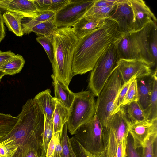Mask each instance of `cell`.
Segmentation results:
<instances>
[{
    "instance_id": "cell-1",
    "label": "cell",
    "mask_w": 157,
    "mask_h": 157,
    "mask_svg": "<svg viewBox=\"0 0 157 157\" xmlns=\"http://www.w3.org/2000/svg\"><path fill=\"white\" fill-rule=\"evenodd\" d=\"M124 35L119 31L115 22L107 19L100 27L79 39L72 62L73 76L92 70L106 49Z\"/></svg>"
},
{
    "instance_id": "cell-2",
    "label": "cell",
    "mask_w": 157,
    "mask_h": 157,
    "mask_svg": "<svg viewBox=\"0 0 157 157\" xmlns=\"http://www.w3.org/2000/svg\"><path fill=\"white\" fill-rule=\"evenodd\" d=\"M17 116L18 120L13 128L0 140V146L12 144L18 148L26 141L42 142L45 115L33 99L27 100Z\"/></svg>"
},
{
    "instance_id": "cell-3",
    "label": "cell",
    "mask_w": 157,
    "mask_h": 157,
    "mask_svg": "<svg viewBox=\"0 0 157 157\" xmlns=\"http://www.w3.org/2000/svg\"><path fill=\"white\" fill-rule=\"evenodd\" d=\"M54 58L53 75L66 86L73 77L72 67L74 51L78 39L72 27L59 28L52 37Z\"/></svg>"
},
{
    "instance_id": "cell-4",
    "label": "cell",
    "mask_w": 157,
    "mask_h": 157,
    "mask_svg": "<svg viewBox=\"0 0 157 157\" xmlns=\"http://www.w3.org/2000/svg\"><path fill=\"white\" fill-rule=\"evenodd\" d=\"M155 22L150 21L140 29L125 34L116 43L120 59L141 60L151 67H157L149 46V36Z\"/></svg>"
},
{
    "instance_id": "cell-5",
    "label": "cell",
    "mask_w": 157,
    "mask_h": 157,
    "mask_svg": "<svg viewBox=\"0 0 157 157\" xmlns=\"http://www.w3.org/2000/svg\"><path fill=\"white\" fill-rule=\"evenodd\" d=\"M122 84L121 75L116 66L96 102L94 115L105 128L115 113L116 101Z\"/></svg>"
},
{
    "instance_id": "cell-6",
    "label": "cell",
    "mask_w": 157,
    "mask_h": 157,
    "mask_svg": "<svg viewBox=\"0 0 157 157\" xmlns=\"http://www.w3.org/2000/svg\"><path fill=\"white\" fill-rule=\"evenodd\" d=\"M74 135L82 147L91 155L101 157L105 155V128L95 115L88 122L80 126Z\"/></svg>"
},
{
    "instance_id": "cell-7",
    "label": "cell",
    "mask_w": 157,
    "mask_h": 157,
    "mask_svg": "<svg viewBox=\"0 0 157 157\" xmlns=\"http://www.w3.org/2000/svg\"><path fill=\"white\" fill-rule=\"evenodd\" d=\"M116 43L104 52L90 73L88 86L95 96L100 94L120 59Z\"/></svg>"
},
{
    "instance_id": "cell-8",
    "label": "cell",
    "mask_w": 157,
    "mask_h": 157,
    "mask_svg": "<svg viewBox=\"0 0 157 157\" xmlns=\"http://www.w3.org/2000/svg\"><path fill=\"white\" fill-rule=\"evenodd\" d=\"M94 97L90 90L75 93L67 122V130L71 135H74L80 126L88 122L94 116L96 104Z\"/></svg>"
},
{
    "instance_id": "cell-9",
    "label": "cell",
    "mask_w": 157,
    "mask_h": 157,
    "mask_svg": "<svg viewBox=\"0 0 157 157\" xmlns=\"http://www.w3.org/2000/svg\"><path fill=\"white\" fill-rule=\"evenodd\" d=\"M131 123L122 107L113 116L105 128L106 157H116L120 144L127 139Z\"/></svg>"
},
{
    "instance_id": "cell-10",
    "label": "cell",
    "mask_w": 157,
    "mask_h": 157,
    "mask_svg": "<svg viewBox=\"0 0 157 157\" xmlns=\"http://www.w3.org/2000/svg\"><path fill=\"white\" fill-rule=\"evenodd\" d=\"M94 0H70L56 13L54 22L58 28L71 27L85 15Z\"/></svg>"
},
{
    "instance_id": "cell-11",
    "label": "cell",
    "mask_w": 157,
    "mask_h": 157,
    "mask_svg": "<svg viewBox=\"0 0 157 157\" xmlns=\"http://www.w3.org/2000/svg\"><path fill=\"white\" fill-rule=\"evenodd\" d=\"M116 67L121 75L123 84L134 78L137 79L150 75L153 72L150 65L141 60L120 59Z\"/></svg>"
},
{
    "instance_id": "cell-12",
    "label": "cell",
    "mask_w": 157,
    "mask_h": 157,
    "mask_svg": "<svg viewBox=\"0 0 157 157\" xmlns=\"http://www.w3.org/2000/svg\"><path fill=\"white\" fill-rule=\"evenodd\" d=\"M128 1L124 0L116 5L108 19L115 22L119 31L124 34L132 31L133 28V12Z\"/></svg>"
},
{
    "instance_id": "cell-13",
    "label": "cell",
    "mask_w": 157,
    "mask_h": 157,
    "mask_svg": "<svg viewBox=\"0 0 157 157\" xmlns=\"http://www.w3.org/2000/svg\"><path fill=\"white\" fill-rule=\"evenodd\" d=\"M16 13L24 17L33 18L41 12L33 0H0V12Z\"/></svg>"
},
{
    "instance_id": "cell-14",
    "label": "cell",
    "mask_w": 157,
    "mask_h": 157,
    "mask_svg": "<svg viewBox=\"0 0 157 157\" xmlns=\"http://www.w3.org/2000/svg\"><path fill=\"white\" fill-rule=\"evenodd\" d=\"M133 12V28L132 31L139 30L151 21L157 22V18L149 7L143 0H128Z\"/></svg>"
},
{
    "instance_id": "cell-15",
    "label": "cell",
    "mask_w": 157,
    "mask_h": 157,
    "mask_svg": "<svg viewBox=\"0 0 157 157\" xmlns=\"http://www.w3.org/2000/svg\"><path fill=\"white\" fill-rule=\"evenodd\" d=\"M129 133L136 145L142 146L149 136L157 133V118L131 123Z\"/></svg>"
},
{
    "instance_id": "cell-16",
    "label": "cell",
    "mask_w": 157,
    "mask_h": 157,
    "mask_svg": "<svg viewBox=\"0 0 157 157\" xmlns=\"http://www.w3.org/2000/svg\"><path fill=\"white\" fill-rule=\"evenodd\" d=\"M136 80L138 95V102L147 117L153 87L152 73L150 75L136 79Z\"/></svg>"
},
{
    "instance_id": "cell-17",
    "label": "cell",
    "mask_w": 157,
    "mask_h": 157,
    "mask_svg": "<svg viewBox=\"0 0 157 157\" xmlns=\"http://www.w3.org/2000/svg\"><path fill=\"white\" fill-rule=\"evenodd\" d=\"M55 96L54 97L63 105L69 109L74 101L75 93L71 91L66 86L52 74Z\"/></svg>"
},
{
    "instance_id": "cell-18",
    "label": "cell",
    "mask_w": 157,
    "mask_h": 157,
    "mask_svg": "<svg viewBox=\"0 0 157 157\" xmlns=\"http://www.w3.org/2000/svg\"><path fill=\"white\" fill-rule=\"evenodd\" d=\"M49 89L39 93L33 99L39 105L45 117L49 119H52L55 107L56 100L51 94Z\"/></svg>"
},
{
    "instance_id": "cell-19",
    "label": "cell",
    "mask_w": 157,
    "mask_h": 157,
    "mask_svg": "<svg viewBox=\"0 0 157 157\" xmlns=\"http://www.w3.org/2000/svg\"><path fill=\"white\" fill-rule=\"evenodd\" d=\"M105 20H95L83 17L72 26V28L79 40L100 27Z\"/></svg>"
},
{
    "instance_id": "cell-20",
    "label": "cell",
    "mask_w": 157,
    "mask_h": 157,
    "mask_svg": "<svg viewBox=\"0 0 157 157\" xmlns=\"http://www.w3.org/2000/svg\"><path fill=\"white\" fill-rule=\"evenodd\" d=\"M56 100V106L52 117L53 133L62 131L64 125L67 121L69 116V109Z\"/></svg>"
},
{
    "instance_id": "cell-21",
    "label": "cell",
    "mask_w": 157,
    "mask_h": 157,
    "mask_svg": "<svg viewBox=\"0 0 157 157\" xmlns=\"http://www.w3.org/2000/svg\"><path fill=\"white\" fill-rule=\"evenodd\" d=\"M4 22L9 30L13 32L16 36L21 37L24 34L21 25L23 16L16 13L6 12L2 15Z\"/></svg>"
},
{
    "instance_id": "cell-22",
    "label": "cell",
    "mask_w": 157,
    "mask_h": 157,
    "mask_svg": "<svg viewBox=\"0 0 157 157\" xmlns=\"http://www.w3.org/2000/svg\"><path fill=\"white\" fill-rule=\"evenodd\" d=\"M56 13L46 11L41 12L36 17L33 18H24L21 21L23 33L28 34L30 33L31 29L35 25L49 19L54 18Z\"/></svg>"
},
{
    "instance_id": "cell-23",
    "label": "cell",
    "mask_w": 157,
    "mask_h": 157,
    "mask_svg": "<svg viewBox=\"0 0 157 157\" xmlns=\"http://www.w3.org/2000/svg\"><path fill=\"white\" fill-rule=\"evenodd\" d=\"M25 63L23 57L18 54L15 55L11 59L0 66V71L6 75H13L20 72Z\"/></svg>"
},
{
    "instance_id": "cell-24",
    "label": "cell",
    "mask_w": 157,
    "mask_h": 157,
    "mask_svg": "<svg viewBox=\"0 0 157 157\" xmlns=\"http://www.w3.org/2000/svg\"><path fill=\"white\" fill-rule=\"evenodd\" d=\"M122 107H123L131 123L147 120L145 113L138 101L131 102Z\"/></svg>"
},
{
    "instance_id": "cell-25",
    "label": "cell",
    "mask_w": 157,
    "mask_h": 157,
    "mask_svg": "<svg viewBox=\"0 0 157 157\" xmlns=\"http://www.w3.org/2000/svg\"><path fill=\"white\" fill-rule=\"evenodd\" d=\"M93 3L87 10L83 17L95 20L108 19L111 12L116 6L99 7L94 5Z\"/></svg>"
},
{
    "instance_id": "cell-26",
    "label": "cell",
    "mask_w": 157,
    "mask_h": 157,
    "mask_svg": "<svg viewBox=\"0 0 157 157\" xmlns=\"http://www.w3.org/2000/svg\"><path fill=\"white\" fill-rule=\"evenodd\" d=\"M54 18L41 23L33 27L30 33L33 32L43 36L51 37L59 28L54 22Z\"/></svg>"
},
{
    "instance_id": "cell-27",
    "label": "cell",
    "mask_w": 157,
    "mask_h": 157,
    "mask_svg": "<svg viewBox=\"0 0 157 157\" xmlns=\"http://www.w3.org/2000/svg\"><path fill=\"white\" fill-rule=\"evenodd\" d=\"M153 83L152 94L147 115V119L151 121L157 118V68L152 72Z\"/></svg>"
},
{
    "instance_id": "cell-28",
    "label": "cell",
    "mask_w": 157,
    "mask_h": 157,
    "mask_svg": "<svg viewBox=\"0 0 157 157\" xmlns=\"http://www.w3.org/2000/svg\"><path fill=\"white\" fill-rule=\"evenodd\" d=\"M18 120L17 116L0 113V140L11 131Z\"/></svg>"
},
{
    "instance_id": "cell-29",
    "label": "cell",
    "mask_w": 157,
    "mask_h": 157,
    "mask_svg": "<svg viewBox=\"0 0 157 157\" xmlns=\"http://www.w3.org/2000/svg\"><path fill=\"white\" fill-rule=\"evenodd\" d=\"M142 147V157H157V133L149 136Z\"/></svg>"
},
{
    "instance_id": "cell-30",
    "label": "cell",
    "mask_w": 157,
    "mask_h": 157,
    "mask_svg": "<svg viewBox=\"0 0 157 157\" xmlns=\"http://www.w3.org/2000/svg\"><path fill=\"white\" fill-rule=\"evenodd\" d=\"M53 132L52 120L45 117L41 153L40 157H46L48 144Z\"/></svg>"
},
{
    "instance_id": "cell-31",
    "label": "cell",
    "mask_w": 157,
    "mask_h": 157,
    "mask_svg": "<svg viewBox=\"0 0 157 157\" xmlns=\"http://www.w3.org/2000/svg\"><path fill=\"white\" fill-rule=\"evenodd\" d=\"M142 146L136 145L132 136L129 133L127 137L125 157H142Z\"/></svg>"
},
{
    "instance_id": "cell-32",
    "label": "cell",
    "mask_w": 157,
    "mask_h": 157,
    "mask_svg": "<svg viewBox=\"0 0 157 157\" xmlns=\"http://www.w3.org/2000/svg\"><path fill=\"white\" fill-rule=\"evenodd\" d=\"M138 100L137 80L136 78H135L131 82L121 107L124 106L134 101H138Z\"/></svg>"
},
{
    "instance_id": "cell-33",
    "label": "cell",
    "mask_w": 157,
    "mask_h": 157,
    "mask_svg": "<svg viewBox=\"0 0 157 157\" xmlns=\"http://www.w3.org/2000/svg\"><path fill=\"white\" fill-rule=\"evenodd\" d=\"M52 37L41 36L36 38L37 42L40 43L44 48L51 63L54 58V48Z\"/></svg>"
},
{
    "instance_id": "cell-34",
    "label": "cell",
    "mask_w": 157,
    "mask_h": 157,
    "mask_svg": "<svg viewBox=\"0 0 157 157\" xmlns=\"http://www.w3.org/2000/svg\"><path fill=\"white\" fill-rule=\"evenodd\" d=\"M69 141L76 157H96L91 155L81 145L74 136L69 138ZM106 155L101 157H106Z\"/></svg>"
},
{
    "instance_id": "cell-35",
    "label": "cell",
    "mask_w": 157,
    "mask_h": 157,
    "mask_svg": "<svg viewBox=\"0 0 157 157\" xmlns=\"http://www.w3.org/2000/svg\"><path fill=\"white\" fill-rule=\"evenodd\" d=\"M149 46L151 53L154 62H157V26L155 22L149 38Z\"/></svg>"
},
{
    "instance_id": "cell-36",
    "label": "cell",
    "mask_w": 157,
    "mask_h": 157,
    "mask_svg": "<svg viewBox=\"0 0 157 157\" xmlns=\"http://www.w3.org/2000/svg\"><path fill=\"white\" fill-rule=\"evenodd\" d=\"M67 123L64 125L60 134V141L62 148L63 157H71Z\"/></svg>"
},
{
    "instance_id": "cell-37",
    "label": "cell",
    "mask_w": 157,
    "mask_h": 157,
    "mask_svg": "<svg viewBox=\"0 0 157 157\" xmlns=\"http://www.w3.org/2000/svg\"><path fill=\"white\" fill-rule=\"evenodd\" d=\"M135 78H133L127 82L122 84L116 101L115 113L120 109L129 86L132 81Z\"/></svg>"
},
{
    "instance_id": "cell-38",
    "label": "cell",
    "mask_w": 157,
    "mask_h": 157,
    "mask_svg": "<svg viewBox=\"0 0 157 157\" xmlns=\"http://www.w3.org/2000/svg\"><path fill=\"white\" fill-rule=\"evenodd\" d=\"M18 147L14 145L0 146V157H13Z\"/></svg>"
},
{
    "instance_id": "cell-39",
    "label": "cell",
    "mask_w": 157,
    "mask_h": 157,
    "mask_svg": "<svg viewBox=\"0 0 157 157\" xmlns=\"http://www.w3.org/2000/svg\"><path fill=\"white\" fill-rule=\"evenodd\" d=\"M60 132L53 133L52 138L48 144L46 157H55L56 139L57 137L59 135Z\"/></svg>"
},
{
    "instance_id": "cell-40",
    "label": "cell",
    "mask_w": 157,
    "mask_h": 157,
    "mask_svg": "<svg viewBox=\"0 0 157 157\" xmlns=\"http://www.w3.org/2000/svg\"><path fill=\"white\" fill-rule=\"evenodd\" d=\"M70 0H51L48 11L56 13L63 7Z\"/></svg>"
},
{
    "instance_id": "cell-41",
    "label": "cell",
    "mask_w": 157,
    "mask_h": 157,
    "mask_svg": "<svg viewBox=\"0 0 157 157\" xmlns=\"http://www.w3.org/2000/svg\"><path fill=\"white\" fill-rule=\"evenodd\" d=\"M33 2L40 12L48 11L51 0H33Z\"/></svg>"
},
{
    "instance_id": "cell-42",
    "label": "cell",
    "mask_w": 157,
    "mask_h": 157,
    "mask_svg": "<svg viewBox=\"0 0 157 157\" xmlns=\"http://www.w3.org/2000/svg\"><path fill=\"white\" fill-rule=\"evenodd\" d=\"M15 54L11 51L0 50V66L11 59Z\"/></svg>"
},
{
    "instance_id": "cell-43",
    "label": "cell",
    "mask_w": 157,
    "mask_h": 157,
    "mask_svg": "<svg viewBox=\"0 0 157 157\" xmlns=\"http://www.w3.org/2000/svg\"><path fill=\"white\" fill-rule=\"evenodd\" d=\"M54 156L55 157H63L62 148L60 141V134L57 137Z\"/></svg>"
},
{
    "instance_id": "cell-44",
    "label": "cell",
    "mask_w": 157,
    "mask_h": 157,
    "mask_svg": "<svg viewBox=\"0 0 157 157\" xmlns=\"http://www.w3.org/2000/svg\"><path fill=\"white\" fill-rule=\"evenodd\" d=\"M6 32L2 15L0 12V42L4 38Z\"/></svg>"
},
{
    "instance_id": "cell-45",
    "label": "cell",
    "mask_w": 157,
    "mask_h": 157,
    "mask_svg": "<svg viewBox=\"0 0 157 157\" xmlns=\"http://www.w3.org/2000/svg\"><path fill=\"white\" fill-rule=\"evenodd\" d=\"M24 157H40L37 152L34 150L29 151Z\"/></svg>"
},
{
    "instance_id": "cell-46",
    "label": "cell",
    "mask_w": 157,
    "mask_h": 157,
    "mask_svg": "<svg viewBox=\"0 0 157 157\" xmlns=\"http://www.w3.org/2000/svg\"><path fill=\"white\" fill-rule=\"evenodd\" d=\"M69 150H70V155L71 157H76L72 149L71 148V146L70 144L69 141Z\"/></svg>"
},
{
    "instance_id": "cell-47",
    "label": "cell",
    "mask_w": 157,
    "mask_h": 157,
    "mask_svg": "<svg viewBox=\"0 0 157 157\" xmlns=\"http://www.w3.org/2000/svg\"><path fill=\"white\" fill-rule=\"evenodd\" d=\"M5 75H6L4 72L0 71V82L2 78Z\"/></svg>"
},
{
    "instance_id": "cell-48",
    "label": "cell",
    "mask_w": 157,
    "mask_h": 157,
    "mask_svg": "<svg viewBox=\"0 0 157 157\" xmlns=\"http://www.w3.org/2000/svg\"></svg>"
}]
</instances>
